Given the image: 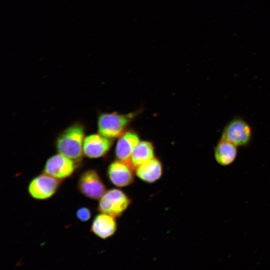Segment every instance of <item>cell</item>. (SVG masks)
<instances>
[{
  "label": "cell",
  "mask_w": 270,
  "mask_h": 270,
  "mask_svg": "<svg viewBox=\"0 0 270 270\" xmlns=\"http://www.w3.org/2000/svg\"><path fill=\"white\" fill-rule=\"evenodd\" d=\"M85 130L82 124L75 122L68 126L57 136L56 150L60 154L76 162L82 158Z\"/></svg>",
  "instance_id": "1"
},
{
  "label": "cell",
  "mask_w": 270,
  "mask_h": 270,
  "mask_svg": "<svg viewBox=\"0 0 270 270\" xmlns=\"http://www.w3.org/2000/svg\"><path fill=\"white\" fill-rule=\"evenodd\" d=\"M135 114V113L122 114L117 112L100 114L97 121L98 133L110 139L120 137L126 132Z\"/></svg>",
  "instance_id": "2"
},
{
  "label": "cell",
  "mask_w": 270,
  "mask_h": 270,
  "mask_svg": "<svg viewBox=\"0 0 270 270\" xmlns=\"http://www.w3.org/2000/svg\"><path fill=\"white\" fill-rule=\"evenodd\" d=\"M131 204L128 196L118 188L106 190L98 200V210L102 213L120 217L128 208Z\"/></svg>",
  "instance_id": "3"
},
{
  "label": "cell",
  "mask_w": 270,
  "mask_h": 270,
  "mask_svg": "<svg viewBox=\"0 0 270 270\" xmlns=\"http://www.w3.org/2000/svg\"><path fill=\"white\" fill-rule=\"evenodd\" d=\"M252 134L250 125L243 118H236L225 126L220 138L230 142L237 147L244 146L250 143Z\"/></svg>",
  "instance_id": "4"
},
{
  "label": "cell",
  "mask_w": 270,
  "mask_h": 270,
  "mask_svg": "<svg viewBox=\"0 0 270 270\" xmlns=\"http://www.w3.org/2000/svg\"><path fill=\"white\" fill-rule=\"evenodd\" d=\"M62 180L43 172L29 182L28 192L34 199L43 200L52 197L58 190Z\"/></svg>",
  "instance_id": "5"
},
{
  "label": "cell",
  "mask_w": 270,
  "mask_h": 270,
  "mask_svg": "<svg viewBox=\"0 0 270 270\" xmlns=\"http://www.w3.org/2000/svg\"><path fill=\"white\" fill-rule=\"evenodd\" d=\"M77 188L82 194L92 200H98L106 190L98 172L94 169L82 173L78 180Z\"/></svg>",
  "instance_id": "6"
},
{
  "label": "cell",
  "mask_w": 270,
  "mask_h": 270,
  "mask_svg": "<svg viewBox=\"0 0 270 270\" xmlns=\"http://www.w3.org/2000/svg\"><path fill=\"white\" fill-rule=\"evenodd\" d=\"M76 162L60 154H54L46 162L43 172L62 180L74 174L77 166Z\"/></svg>",
  "instance_id": "7"
},
{
  "label": "cell",
  "mask_w": 270,
  "mask_h": 270,
  "mask_svg": "<svg viewBox=\"0 0 270 270\" xmlns=\"http://www.w3.org/2000/svg\"><path fill=\"white\" fill-rule=\"evenodd\" d=\"M132 170L128 164L117 160L108 165L106 174L113 185L118 188H124L130 186L134 181Z\"/></svg>",
  "instance_id": "8"
},
{
  "label": "cell",
  "mask_w": 270,
  "mask_h": 270,
  "mask_svg": "<svg viewBox=\"0 0 270 270\" xmlns=\"http://www.w3.org/2000/svg\"><path fill=\"white\" fill-rule=\"evenodd\" d=\"M112 139L100 133L85 137L83 144L84 154L90 158H98L104 156L112 146Z\"/></svg>",
  "instance_id": "9"
},
{
  "label": "cell",
  "mask_w": 270,
  "mask_h": 270,
  "mask_svg": "<svg viewBox=\"0 0 270 270\" xmlns=\"http://www.w3.org/2000/svg\"><path fill=\"white\" fill-rule=\"evenodd\" d=\"M115 217L100 212L93 219L90 230L97 237L105 240L112 236L117 230Z\"/></svg>",
  "instance_id": "10"
},
{
  "label": "cell",
  "mask_w": 270,
  "mask_h": 270,
  "mask_svg": "<svg viewBox=\"0 0 270 270\" xmlns=\"http://www.w3.org/2000/svg\"><path fill=\"white\" fill-rule=\"evenodd\" d=\"M118 138L115 148V156L118 160L130 166L132 152L140 142V138L136 132L132 130L126 131Z\"/></svg>",
  "instance_id": "11"
},
{
  "label": "cell",
  "mask_w": 270,
  "mask_h": 270,
  "mask_svg": "<svg viewBox=\"0 0 270 270\" xmlns=\"http://www.w3.org/2000/svg\"><path fill=\"white\" fill-rule=\"evenodd\" d=\"M136 176L142 181L152 184L162 176L163 167L161 162L154 157L135 168Z\"/></svg>",
  "instance_id": "12"
},
{
  "label": "cell",
  "mask_w": 270,
  "mask_h": 270,
  "mask_svg": "<svg viewBox=\"0 0 270 270\" xmlns=\"http://www.w3.org/2000/svg\"><path fill=\"white\" fill-rule=\"evenodd\" d=\"M237 154L236 146L222 138L217 143L214 150L216 162L222 166L232 164L236 160Z\"/></svg>",
  "instance_id": "13"
},
{
  "label": "cell",
  "mask_w": 270,
  "mask_h": 270,
  "mask_svg": "<svg viewBox=\"0 0 270 270\" xmlns=\"http://www.w3.org/2000/svg\"><path fill=\"white\" fill-rule=\"evenodd\" d=\"M154 157V148L148 141H140L134 148L130 160V166L134 169Z\"/></svg>",
  "instance_id": "14"
},
{
  "label": "cell",
  "mask_w": 270,
  "mask_h": 270,
  "mask_svg": "<svg viewBox=\"0 0 270 270\" xmlns=\"http://www.w3.org/2000/svg\"><path fill=\"white\" fill-rule=\"evenodd\" d=\"M92 214L91 210L86 206L80 208L76 212L77 218L82 222L88 220L92 217Z\"/></svg>",
  "instance_id": "15"
}]
</instances>
